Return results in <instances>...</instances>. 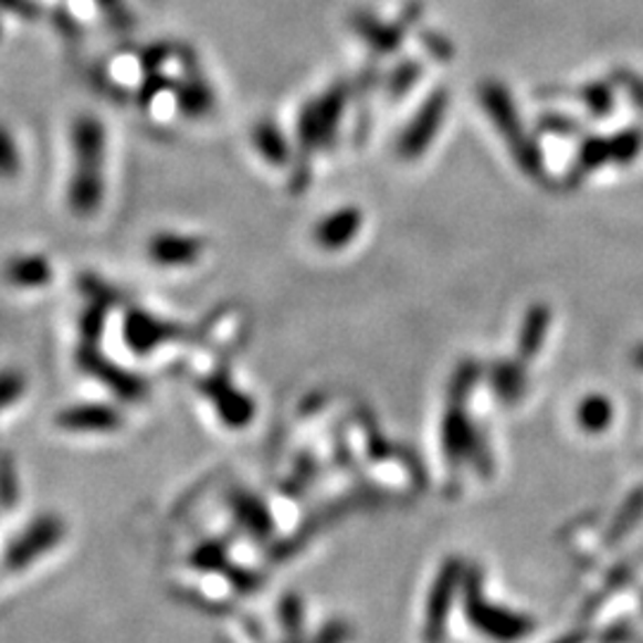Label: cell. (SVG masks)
Segmentation results:
<instances>
[{
    "mask_svg": "<svg viewBox=\"0 0 643 643\" xmlns=\"http://www.w3.org/2000/svg\"><path fill=\"white\" fill-rule=\"evenodd\" d=\"M105 131L91 115L76 117L72 125V177L67 203L76 218H91L103 201Z\"/></svg>",
    "mask_w": 643,
    "mask_h": 643,
    "instance_id": "1",
    "label": "cell"
},
{
    "mask_svg": "<svg viewBox=\"0 0 643 643\" xmlns=\"http://www.w3.org/2000/svg\"><path fill=\"white\" fill-rule=\"evenodd\" d=\"M470 618L474 624L479 626V630L488 632L496 639H505V641L525 636L531 630V624L527 620L510 615V612H503L498 608L486 605L479 599H470Z\"/></svg>",
    "mask_w": 643,
    "mask_h": 643,
    "instance_id": "2",
    "label": "cell"
},
{
    "mask_svg": "<svg viewBox=\"0 0 643 643\" xmlns=\"http://www.w3.org/2000/svg\"><path fill=\"white\" fill-rule=\"evenodd\" d=\"M3 280L14 288H43L53 280V265L39 253L12 255L3 265Z\"/></svg>",
    "mask_w": 643,
    "mask_h": 643,
    "instance_id": "3",
    "label": "cell"
},
{
    "mask_svg": "<svg viewBox=\"0 0 643 643\" xmlns=\"http://www.w3.org/2000/svg\"><path fill=\"white\" fill-rule=\"evenodd\" d=\"M57 426L65 429V432H86V434H94V432H110L115 426V412L101 408V405H74V408H65L60 415L55 418Z\"/></svg>",
    "mask_w": 643,
    "mask_h": 643,
    "instance_id": "4",
    "label": "cell"
},
{
    "mask_svg": "<svg viewBox=\"0 0 643 643\" xmlns=\"http://www.w3.org/2000/svg\"><path fill=\"white\" fill-rule=\"evenodd\" d=\"M453 589H455V570H446L441 575L439 584L434 589V599L432 605H429V622H426V639L439 641L443 632V622H446V612L453 599Z\"/></svg>",
    "mask_w": 643,
    "mask_h": 643,
    "instance_id": "5",
    "label": "cell"
},
{
    "mask_svg": "<svg viewBox=\"0 0 643 643\" xmlns=\"http://www.w3.org/2000/svg\"><path fill=\"white\" fill-rule=\"evenodd\" d=\"M612 420V408L610 401L603 396H591L579 408V422L589 432H603V429Z\"/></svg>",
    "mask_w": 643,
    "mask_h": 643,
    "instance_id": "6",
    "label": "cell"
},
{
    "mask_svg": "<svg viewBox=\"0 0 643 643\" xmlns=\"http://www.w3.org/2000/svg\"><path fill=\"white\" fill-rule=\"evenodd\" d=\"M22 172V152L14 134L0 125V179H14Z\"/></svg>",
    "mask_w": 643,
    "mask_h": 643,
    "instance_id": "7",
    "label": "cell"
},
{
    "mask_svg": "<svg viewBox=\"0 0 643 643\" xmlns=\"http://www.w3.org/2000/svg\"><path fill=\"white\" fill-rule=\"evenodd\" d=\"M27 393V377L24 372L8 367V370H0V415L6 410H10L20 398Z\"/></svg>",
    "mask_w": 643,
    "mask_h": 643,
    "instance_id": "8",
    "label": "cell"
},
{
    "mask_svg": "<svg viewBox=\"0 0 643 643\" xmlns=\"http://www.w3.org/2000/svg\"><path fill=\"white\" fill-rule=\"evenodd\" d=\"M641 517H643V488H639V492H634V494L630 496V500L624 503L622 513L618 515L615 527L610 529V539H612V541H618L620 536H624L626 531H630V529L639 523Z\"/></svg>",
    "mask_w": 643,
    "mask_h": 643,
    "instance_id": "9",
    "label": "cell"
},
{
    "mask_svg": "<svg viewBox=\"0 0 643 643\" xmlns=\"http://www.w3.org/2000/svg\"><path fill=\"white\" fill-rule=\"evenodd\" d=\"M643 148V131H624L618 136V141L615 146H612V158H615L618 162L626 165V162H632L639 152Z\"/></svg>",
    "mask_w": 643,
    "mask_h": 643,
    "instance_id": "10",
    "label": "cell"
},
{
    "mask_svg": "<svg viewBox=\"0 0 643 643\" xmlns=\"http://www.w3.org/2000/svg\"><path fill=\"white\" fill-rule=\"evenodd\" d=\"M0 12H12L20 18H34L36 6L32 0H0Z\"/></svg>",
    "mask_w": 643,
    "mask_h": 643,
    "instance_id": "11",
    "label": "cell"
},
{
    "mask_svg": "<svg viewBox=\"0 0 643 643\" xmlns=\"http://www.w3.org/2000/svg\"><path fill=\"white\" fill-rule=\"evenodd\" d=\"M94 3L105 12L115 18L117 22L122 20V14H125V6H122V0H94Z\"/></svg>",
    "mask_w": 643,
    "mask_h": 643,
    "instance_id": "12",
    "label": "cell"
},
{
    "mask_svg": "<svg viewBox=\"0 0 643 643\" xmlns=\"http://www.w3.org/2000/svg\"><path fill=\"white\" fill-rule=\"evenodd\" d=\"M636 360H639V362H641V365H643V348H641V350H639V356H636Z\"/></svg>",
    "mask_w": 643,
    "mask_h": 643,
    "instance_id": "13",
    "label": "cell"
}]
</instances>
